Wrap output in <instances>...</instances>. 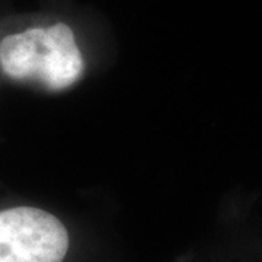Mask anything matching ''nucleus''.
Listing matches in <instances>:
<instances>
[{
    "label": "nucleus",
    "instance_id": "obj_1",
    "mask_svg": "<svg viewBox=\"0 0 262 262\" xmlns=\"http://www.w3.org/2000/svg\"><path fill=\"white\" fill-rule=\"evenodd\" d=\"M0 66L12 79H37L51 91L76 83L84 69L73 31L66 24L6 37L0 42Z\"/></svg>",
    "mask_w": 262,
    "mask_h": 262
},
{
    "label": "nucleus",
    "instance_id": "obj_2",
    "mask_svg": "<svg viewBox=\"0 0 262 262\" xmlns=\"http://www.w3.org/2000/svg\"><path fill=\"white\" fill-rule=\"evenodd\" d=\"M69 233L44 210L15 207L0 211V262H63Z\"/></svg>",
    "mask_w": 262,
    "mask_h": 262
}]
</instances>
